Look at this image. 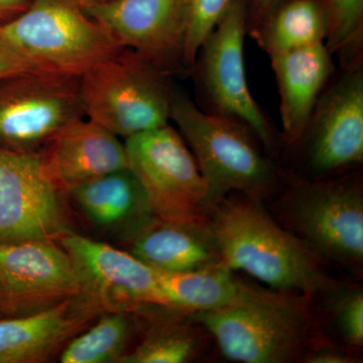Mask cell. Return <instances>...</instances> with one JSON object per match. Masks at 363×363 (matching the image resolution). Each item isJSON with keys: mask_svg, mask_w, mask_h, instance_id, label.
I'll list each match as a JSON object with an SVG mask.
<instances>
[{"mask_svg": "<svg viewBox=\"0 0 363 363\" xmlns=\"http://www.w3.org/2000/svg\"><path fill=\"white\" fill-rule=\"evenodd\" d=\"M208 222L222 262L233 271L306 297L335 290L336 281L325 272L322 257L279 226L259 200L240 193L226 196L210 212Z\"/></svg>", "mask_w": 363, "mask_h": 363, "instance_id": "obj_1", "label": "cell"}, {"mask_svg": "<svg viewBox=\"0 0 363 363\" xmlns=\"http://www.w3.org/2000/svg\"><path fill=\"white\" fill-rule=\"evenodd\" d=\"M245 284L230 304L189 318L213 336L224 357L245 363H286L303 355L311 315L305 297Z\"/></svg>", "mask_w": 363, "mask_h": 363, "instance_id": "obj_2", "label": "cell"}, {"mask_svg": "<svg viewBox=\"0 0 363 363\" xmlns=\"http://www.w3.org/2000/svg\"><path fill=\"white\" fill-rule=\"evenodd\" d=\"M169 121L195 157L206 184L210 212L230 193L260 201L276 188V169L253 140L255 133L238 119L210 113L174 90Z\"/></svg>", "mask_w": 363, "mask_h": 363, "instance_id": "obj_3", "label": "cell"}, {"mask_svg": "<svg viewBox=\"0 0 363 363\" xmlns=\"http://www.w3.org/2000/svg\"><path fill=\"white\" fill-rule=\"evenodd\" d=\"M0 42L35 70L74 78L123 49L81 0H30L0 23Z\"/></svg>", "mask_w": 363, "mask_h": 363, "instance_id": "obj_4", "label": "cell"}, {"mask_svg": "<svg viewBox=\"0 0 363 363\" xmlns=\"http://www.w3.org/2000/svg\"><path fill=\"white\" fill-rule=\"evenodd\" d=\"M167 75L123 48L79 78L86 118L125 140L167 125L174 92Z\"/></svg>", "mask_w": 363, "mask_h": 363, "instance_id": "obj_5", "label": "cell"}, {"mask_svg": "<svg viewBox=\"0 0 363 363\" xmlns=\"http://www.w3.org/2000/svg\"><path fill=\"white\" fill-rule=\"evenodd\" d=\"M128 167L142 182L157 218L202 222L209 219L207 187L183 136L167 124L124 142Z\"/></svg>", "mask_w": 363, "mask_h": 363, "instance_id": "obj_6", "label": "cell"}, {"mask_svg": "<svg viewBox=\"0 0 363 363\" xmlns=\"http://www.w3.org/2000/svg\"><path fill=\"white\" fill-rule=\"evenodd\" d=\"M286 224L317 255L358 269L363 262V191L358 179L301 184L286 196Z\"/></svg>", "mask_w": 363, "mask_h": 363, "instance_id": "obj_7", "label": "cell"}, {"mask_svg": "<svg viewBox=\"0 0 363 363\" xmlns=\"http://www.w3.org/2000/svg\"><path fill=\"white\" fill-rule=\"evenodd\" d=\"M85 117L79 78L30 72L0 80V147L42 152Z\"/></svg>", "mask_w": 363, "mask_h": 363, "instance_id": "obj_8", "label": "cell"}, {"mask_svg": "<svg viewBox=\"0 0 363 363\" xmlns=\"http://www.w3.org/2000/svg\"><path fill=\"white\" fill-rule=\"evenodd\" d=\"M247 23L245 2L233 0L203 43L192 70L197 73L209 105L207 112L238 119L271 152L276 145L274 133L250 93L245 72L243 50Z\"/></svg>", "mask_w": 363, "mask_h": 363, "instance_id": "obj_9", "label": "cell"}, {"mask_svg": "<svg viewBox=\"0 0 363 363\" xmlns=\"http://www.w3.org/2000/svg\"><path fill=\"white\" fill-rule=\"evenodd\" d=\"M58 242L73 262L81 293L104 312H133L157 306L166 308L159 272L133 253L67 231Z\"/></svg>", "mask_w": 363, "mask_h": 363, "instance_id": "obj_10", "label": "cell"}, {"mask_svg": "<svg viewBox=\"0 0 363 363\" xmlns=\"http://www.w3.org/2000/svg\"><path fill=\"white\" fill-rule=\"evenodd\" d=\"M42 152L0 147V241L52 240L70 230Z\"/></svg>", "mask_w": 363, "mask_h": 363, "instance_id": "obj_11", "label": "cell"}, {"mask_svg": "<svg viewBox=\"0 0 363 363\" xmlns=\"http://www.w3.org/2000/svg\"><path fill=\"white\" fill-rule=\"evenodd\" d=\"M305 136L308 138V162L317 175L362 164V60L344 66L343 73L329 81L313 109Z\"/></svg>", "mask_w": 363, "mask_h": 363, "instance_id": "obj_12", "label": "cell"}, {"mask_svg": "<svg viewBox=\"0 0 363 363\" xmlns=\"http://www.w3.org/2000/svg\"><path fill=\"white\" fill-rule=\"evenodd\" d=\"M0 289L9 316H16L78 295L81 284L58 241H0Z\"/></svg>", "mask_w": 363, "mask_h": 363, "instance_id": "obj_13", "label": "cell"}, {"mask_svg": "<svg viewBox=\"0 0 363 363\" xmlns=\"http://www.w3.org/2000/svg\"><path fill=\"white\" fill-rule=\"evenodd\" d=\"M82 4L119 47L133 50L168 74L178 67L184 69L182 0H107Z\"/></svg>", "mask_w": 363, "mask_h": 363, "instance_id": "obj_14", "label": "cell"}, {"mask_svg": "<svg viewBox=\"0 0 363 363\" xmlns=\"http://www.w3.org/2000/svg\"><path fill=\"white\" fill-rule=\"evenodd\" d=\"M102 313L80 293L39 311L0 317V363L48 362Z\"/></svg>", "mask_w": 363, "mask_h": 363, "instance_id": "obj_15", "label": "cell"}, {"mask_svg": "<svg viewBox=\"0 0 363 363\" xmlns=\"http://www.w3.org/2000/svg\"><path fill=\"white\" fill-rule=\"evenodd\" d=\"M68 195L95 230L128 245L157 218L130 167L86 182Z\"/></svg>", "mask_w": 363, "mask_h": 363, "instance_id": "obj_16", "label": "cell"}, {"mask_svg": "<svg viewBox=\"0 0 363 363\" xmlns=\"http://www.w3.org/2000/svg\"><path fill=\"white\" fill-rule=\"evenodd\" d=\"M62 194L86 182L128 167L125 145L104 126L83 117L69 124L42 152Z\"/></svg>", "mask_w": 363, "mask_h": 363, "instance_id": "obj_17", "label": "cell"}, {"mask_svg": "<svg viewBox=\"0 0 363 363\" xmlns=\"http://www.w3.org/2000/svg\"><path fill=\"white\" fill-rule=\"evenodd\" d=\"M279 95L284 140H302L310 117L333 76V54L324 43L269 57Z\"/></svg>", "mask_w": 363, "mask_h": 363, "instance_id": "obj_18", "label": "cell"}, {"mask_svg": "<svg viewBox=\"0 0 363 363\" xmlns=\"http://www.w3.org/2000/svg\"><path fill=\"white\" fill-rule=\"evenodd\" d=\"M138 259L160 272L196 271L222 262L209 222L157 218L128 243Z\"/></svg>", "mask_w": 363, "mask_h": 363, "instance_id": "obj_19", "label": "cell"}, {"mask_svg": "<svg viewBox=\"0 0 363 363\" xmlns=\"http://www.w3.org/2000/svg\"><path fill=\"white\" fill-rule=\"evenodd\" d=\"M248 33L269 57L325 44L328 33L326 9L319 0H288Z\"/></svg>", "mask_w": 363, "mask_h": 363, "instance_id": "obj_20", "label": "cell"}, {"mask_svg": "<svg viewBox=\"0 0 363 363\" xmlns=\"http://www.w3.org/2000/svg\"><path fill=\"white\" fill-rule=\"evenodd\" d=\"M233 272L222 262L192 272H159L166 308L189 314L230 304L245 285Z\"/></svg>", "mask_w": 363, "mask_h": 363, "instance_id": "obj_21", "label": "cell"}, {"mask_svg": "<svg viewBox=\"0 0 363 363\" xmlns=\"http://www.w3.org/2000/svg\"><path fill=\"white\" fill-rule=\"evenodd\" d=\"M130 312L102 313L99 320L71 339L60 352L62 363H121L131 337Z\"/></svg>", "mask_w": 363, "mask_h": 363, "instance_id": "obj_22", "label": "cell"}, {"mask_svg": "<svg viewBox=\"0 0 363 363\" xmlns=\"http://www.w3.org/2000/svg\"><path fill=\"white\" fill-rule=\"evenodd\" d=\"M201 336L197 328L182 322L155 323L140 343L121 363H184L197 357Z\"/></svg>", "mask_w": 363, "mask_h": 363, "instance_id": "obj_23", "label": "cell"}, {"mask_svg": "<svg viewBox=\"0 0 363 363\" xmlns=\"http://www.w3.org/2000/svg\"><path fill=\"white\" fill-rule=\"evenodd\" d=\"M328 33L325 45L345 57V66L357 61L363 38V0H325Z\"/></svg>", "mask_w": 363, "mask_h": 363, "instance_id": "obj_24", "label": "cell"}, {"mask_svg": "<svg viewBox=\"0 0 363 363\" xmlns=\"http://www.w3.org/2000/svg\"><path fill=\"white\" fill-rule=\"evenodd\" d=\"M233 0H182L184 42L182 63L192 70L198 52Z\"/></svg>", "mask_w": 363, "mask_h": 363, "instance_id": "obj_25", "label": "cell"}, {"mask_svg": "<svg viewBox=\"0 0 363 363\" xmlns=\"http://www.w3.org/2000/svg\"><path fill=\"white\" fill-rule=\"evenodd\" d=\"M334 316L339 332L350 345L363 344V294L360 289L347 291L335 301Z\"/></svg>", "mask_w": 363, "mask_h": 363, "instance_id": "obj_26", "label": "cell"}, {"mask_svg": "<svg viewBox=\"0 0 363 363\" xmlns=\"http://www.w3.org/2000/svg\"><path fill=\"white\" fill-rule=\"evenodd\" d=\"M30 72L40 71L0 42V80Z\"/></svg>", "mask_w": 363, "mask_h": 363, "instance_id": "obj_27", "label": "cell"}, {"mask_svg": "<svg viewBox=\"0 0 363 363\" xmlns=\"http://www.w3.org/2000/svg\"><path fill=\"white\" fill-rule=\"evenodd\" d=\"M306 362L310 363H350L352 357L347 353L334 347H322L310 351L306 354Z\"/></svg>", "mask_w": 363, "mask_h": 363, "instance_id": "obj_28", "label": "cell"}, {"mask_svg": "<svg viewBox=\"0 0 363 363\" xmlns=\"http://www.w3.org/2000/svg\"><path fill=\"white\" fill-rule=\"evenodd\" d=\"M30 0H0V23L16 18L23 13Z\"/></svg>", "mask_w": 363, "mask_h": 363, "instance_id": "obj_29", "label": "cell"}, {"mask_svg": "<svg viewBox=\"0 0 363 363\" xmlns=\"http://www.w3.org/2000/svg\"><path fill=\"white\" fill-rule=\"evenodd\" d=\"M257 2L260 7V11L266 14V16H264V18L262 21V23L266 20L267 16H269V14H271L272 11H274V9H278V7L281 4V0H257Z\"/></svg>", "mask_w": 363, "mask_h": 363, "instance_id": "obj_30", "label": "cell"}, {"mask_svg": "<svg viewBox=\"0 0 363 363\" xmlns=\"http://www.w3.org/2000/svg\"><path fill=\"white\" fill-rule=\"evenodd\" d=\"M9 316V311H7L6 300H4V294L0 289V317Z\"/></svg>", "mask_w": 363, "mask_h": 363, "instance_id": "obj_31", "label": "cell"}, {"mask_svg": "<svg viewBox=\"0 0 363 363\" xmlns=\"http://www.w3.org/2000/svg\"><path fill=\"white\" fill-rule=\"evenodd\" d=\"M82 4H97V2L107 1V0H81Z\"/></svg>", "mask_w": 363, "mask_h": 363, "instance_id": "obj_32", "label": "cell"}]
</instances>
